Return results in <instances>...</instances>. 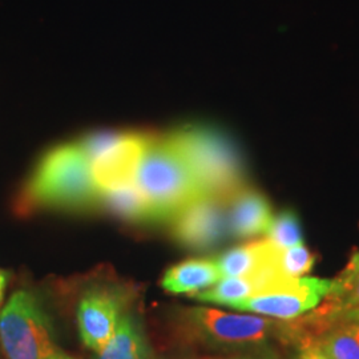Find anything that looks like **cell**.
Returning <instances> with one entry per match:
<instances>
[{
    "label": "cell",
    "instance_id": "obj_9",
    "mask_svg": "<svg viewBox=\"0 0 359 359\" xmlns=\"http://www.w3.org/2000/svg\"><path fill=\"white\" fill-rule=\"evenodd\" d=\"M151 137L152 135L142 132H124L111 149L90 163L92 176L99 191L135 184Z\"/></svg>",
    "mask_w": 359,
    "mask_h": 359
},
{
    "label": "cell",
    "instance_id": "obj_5",
    "mask_svg": "<svg viewBox=\"0 0 359 359\" xmlns=\"http://www.w3.org/2000/svg\"><path fill=\"white\" fill-rule=\"evenodd\" d=\"M0 342L8 359H47L57 351L51 320L34 293L11 295L0 313Z\"/></svg>",
    "mask_w": 359,
    "mask_h": 359
},
{
    "label": "cell",
    "instance_id": "obj_18",
    "mask_svg": "<svg viewBox=\"0 0 359 359\" xmlns=\"http://www.w3.org/2000/svg\"><path fill=\"white\" fill-rule=\"evenodd\" d=\"M316 264V256L305 244L280 249L278 268L287 278H301L309 274Z\"/></svg>",
    "mask_w": 359,
    "mask_h": 359
},
{
    "label": "cell",
    "instance_id": "obj_15",
    "mask_svg": "<svg viewBox=\"0 0 359 359\" xmlns=\"http://www.w3.org/2000/svg\"><path fill=\"white\" fill-rule=\"evenodd\" d=\"M269 285L256 277H225L212 287L194 293L191 298L213 305L231 308L236 302L266 289Z\"/></svg>",
    "mask_w": 359,
    "mask_h": 359
},
{
    "label": "cell",
    "instance_id": "obj_11",
    "mask_svg": "<svg viewBox=\"0 0 359 359\" xmlns=\"http://www.w3.org/2000/svg\"><path fill=\"white\" fill-rule=\"evenodd\" d=\"M274 217L269 200L253 188L244 187L226 201L229 237L248 240L264 236Z\"/></svg>",
    "mask_w": 359,
    "mask_h": 359
},
{
    "label": "cell",
    "instance_id": "obj_2",
    "mask_svg": "<svg viewBox=\"0 0 359 359\" xmlns=\"http://www.w3.org/2000/svg\"><path fill=\"white\" fill-rule=\"evenodd\" d=\"M100 191L90 161L77 142L62 144L44 154L28 180L25 208L86 210L99 208Z\"/></svg>",
    "mask_w": 359,
    "mask_h": 359
},
{
    "label": "cell",
    "instance_id": "obj_21",
    "mask_svg": "<svg viewBox=\"0 0 359 359\" xmlns=\"http://www.w3.org/2000/svg\"><path fill=\"white\" fill-rule=\"evenodd\" d=\"M221 359H270L266 357H261V355H234V357H229V358H221Z\"/></svg>",
    "mask_w": 359,
    "mask_h": 359
},
{
    "label": "cell",
    "instance_id": "obj_1",
    "mask_svg": "<svg viewBox=\"0 0 359 359\" xmlns=\"http://www.w3.org/2000/svg\"><path fill=\"white\" fill-rule=\"evenodd\" d=\"M175 329L185 344L215 351H248L270 342L294 345L295 341L293 320L233 314L204 306L177 310Z\"/></svg>",
    "mask_w": 359,
    "mask_h": 359
},
{
    "label": "cell",
    "instance_id": "obj_8",
    "mask_svg": "<svg viewBox=\"0 0 359 359\" xmlns=\"http://www.w3.org/2000/svg\"><path fill=\"white\" fill-rule=\"evenodd\" d=\"M127 294L115 286L88 289L77 305V325L81 341L97 353L115 333L126 314Z\"/></svg>",
    "mask_w": 359,
    "mask_h": 359
},
{
    "label": "cell",
    "instance_id": "obj_6",
    "mask_svg": "<svg viewBox=\"0 0 359 359\" xmlns=\"http://www.w3.org/2000/svg\"><path fill=\"white\" fill-rule=\"evenodd\" d=\"M332 289V280L317 277L283 278L236 302L231 309L289 321L317 308Z\"/></svg>",
    "mask_w": 359,
    "mask_h": 359
},
{
    "label": "cell",
    "instance_id": "obj_4",
    "mask_svg": "<svg viewBox=\"0 0 359 359\" xmlns=\"http://www.w3.org/2000/svg\"><path fill=\"white\" fill-rule=\"evenodd\" d=\"M135 185L149 206L154 222H170L185 206L204 196L167 136L152 135Z\"/></svg>",
    "mask_w": 359,
    "mask_h": 359
},
{
    "label": "cell",
    "instance_id": "obj_13",
    "mask_svg": "<svg viewBox=\"0 0 359 359\" xmlns=\"http://www.w3.org/2000/svg\"><path fill=\"white\" fill-rule=\"evenodd\" d=\"M96 359H152L142 322L133 313L126 311L111 339L96 353Z\"/></svg>",
    "mask_w": 359,
    "mask_h": 359
},
{
    "label": "cell",
    "instance_id": "obj_12",
    "mask_svg": "<svg viewBox=\"0 0 359 359\" xmlns=\"http://www.w3.org/2000/svg\"><path fill=\"white\" fill-rule=\"evenodd\" d=\"M221 278L215 258H192L168 269L161 286L173 294L192 295L212 287Z\"/></svg>",
    "mask_w": 359,
    "mask_h": 359
},
{
    "label": "cell",
    "instance_id": "obj_20",
    "mask_svg": "<svg viewBox=\"0 0 359 359\" xmlns=\"http://www.w3.org/2000/svg\"><path fill=\"white\" fill-rule=\"evenodd\" d=\"M6 283H7V276L4 271L0 270V304H1V298H3V293L6 289Z\"/></svg>",
    "mask_w": 359,
    "mask_h": 359
},
{
    "label": "cell",
    "instance_id": "obj_14",
    "mask_svg": "<svg viewBox=\"0 0 359 359\" xmlns=\"http://www.w3.org/2000/svg\"><path fill=\"white\" fill-rule=\"evenodd\" d=\"M99 208L108 210L114 216L130 222H154L152 213L139 188L132 184L108 191H100Z\"/></svg>",
    "mask_w": 359,
    "mask_h": 359
},
{
    "label": "cell",
    "instance_id": "obj_22",
    "mask_svg": "<svg viewBox=\"0 0 359 359\" xmlns=\"http://www.w3.org/2000/svg\"><path fill=\"white\" fill-rule=\"evenodd\" d=\"M47 359H75L72 358V357H69L68 354H65V353H62V351H56L55 354H52L51 357H48Z\"/></svg>",
    "mask_w": 359,
    "mask_h": 359
},
{
    "label": "cell",
    "instance_id": "obj_16",
    "mask_svg": "<svg viewBox=\"0 0 359 359\" xmlns=\"http://www.w3.org/2000/svg\"><path fill=\"white\" fill-rule=\"evenodd\" d=\"M327 359H359V322L341 323L314 342Z\"/></svg>",
    "mask_w": 359,
    "mask_h": 359
},
{
    "label": "cell",
    "instance_id": "obj_10",
    "mask_svg": "<svg viewBox=\"0 0 359 359\" xmlns=\"http://www.w3.org/2000/svg\"><path fill=\"white\" fill-rule=\"evenodd\" d=\"M280 249L268 238L240 245L213 257L222 278L225 277H258L268 281L283 276L278 268Z\"/></svg>",
    "mask_w": 359,
    "mask_h": 359
},
{
    "label": "cell",
    "instance_id": "obj_7",
    "mask_svg": "<svg viewBox=\"0 0 359 359\" xmlns=\"http://www.w3.org/2000/svg\"><path fill=\"white\" fill-rule=\"evenodd\" d=\"M170 231L175 241L185 249H216L229 237L226 203L210 196L198 197L170 221Z\"/></svg>",
    "mask_w": 359,
    "mask_h": 359
},
{
    "label": "cell",
    "instance_id": "obj_19",
    "mask_svg": "<svg viewBox=\"0 0 359 359\" xmlns=\"http://www.w3.org/2000/svg\"><path fill=\"white\" fill-rule=\"evenodd\" d=\"M124 132H116V130H102L95 132L84 136L81 140H79V145L83 149V152L88 157L90 163L97 158L99 156L105 154L108 149H111L116 142L123 137Z\"/></svg>",
    "mask_w": 359,
    "mask_h": 359
},
{
    "label": "cell",
    "instance_id": "obj_3",
    "mask_svg": "<svg viewBox=\"0 0 359 359\" xmlns=\"http://www.w3.org/2000/svg\"><path fill=\"white\" fill-rule=\"evenodd\" d=\"M204 196L225 203L245 185L241 156L231 139L218 129L189 124L167 135Z\"/></svg>",
    "mask_w": 359,
    "mask_h": 359
},
{
    "label": "cell",
    "instance_id": "obj_17",
    "mask_svg": "<svg viewBox=\"0 0 359 359\" xmlns=\"http://www.w3.org/2000/svg\"><path fill=\"white\" fill-rule=\"evenodd\" d=\"M266 238L281 250L302 244L304 234L301 219L294 210L286 209L276 215L271 219L269 231L266 233Z\"/></svg>",
    "mask_w": 359,
    "mask_h": 359
}]
</instances>
